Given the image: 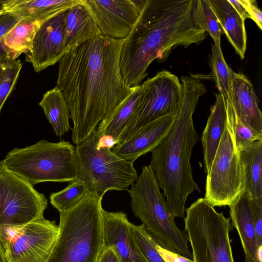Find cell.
I'll return each instance as SVG.
<instances>
[{
  "instance_id": "cell-1",
  "label": "cell",
  "mask_w": 262,
  "mask_h": 262,
  "mask_svg": "<svg viewBox=\"0 0 262 262\" xmlns=\"http://www.w3.org/2000/svg\"><path fill=\"white\" fill-rule=\"evenodd\" d=\"M124 39L100 35L68 50L58 62L56 86L66 99L77 145L137 89L126 85L120 55Z\"/></svg>"
},
{
  "instance_id": "cell-2",
  "label": "cell",
  "mask_w": 262,
  "mask_h": 262,
  "mask_svg": "<svg viewBox=\"0 0 262 262\" xmlns=\"http://www.w3.org/2000/svg\"><path fill=\"white\" fill-rule=\"evenodd\" d=\"M193 0H146L129 34L123 40L120 67L126 85H139L155 59L165 61L172 49L199 45L207 33L194 22Z\"/></svg>"
},
{
  "instance_id": "cell-3",
  "label": "cell",
  "mask_w": 262,
  "mask_h": 262,
  "mask_svg": "<svg viewBox=\"0 0 262 262\" xmlns=\"http://www.w3.org/2000/svg\"><path fill=\"white\" fill-rule=\"evenodd\" d=\"M182 99L174 125L166 138L151 151V167L174 219L182 217L187 199L194 190L200 192L193 179L190 158L199 137L193 125V114L199 97L206 93L200 80L182 76Z\"/></svg>"
},
{
  "instance_id": "cell-4",
  "label": "cell",
  "mask_w": 262,
  "mask_h": 262,
  "mask_svg": "<svg viewBox=\"0 0 262 262\" xmlns=\"http://www.w3.org/2000/svg\"><path fill=\"white\" fill-rule=\"evenodd\" d=\"M102 198L88 191L59 213L58 233L47 262H97L104 247Z\"/></svg>"
},
{
  "instance_id": "cell-5",
  "label": "cell",
  "mask_w": 262,
  "mask_h": 262,
  "mask_svg": "<svg viewBox=\"0 0 262 262\" xmlns=\"http://www.w3.org/2000/svg\"><path fill=\"white\" fill-rule=\"evenodd\" d=\"M127 191L132 211L157 243L167 250L192 259L187 233L175 223L150 165L142 167Z\"/></svg>"
},
{
  "instance_id": "cell-6",
  "label": "cell",
  "mask_w": 262,
  "mask_h": 262,
  "mask_svg": "<svg viewBox=\"0 0 262 262\" xmlns=\"http://www.w3.org/2000/svg\"><path fill=\"white\" fill-rule=\"evenodd\" d=\"M2 162L7 170L33 186L41 182L79 180L75 148L68 141L41 140L24 148H14Z\"/></svg>"
},
{
  "instance_id": "cell-7",
  "label": "cell",
  "mask_w": 262,
  "mask_h": 262,
  "mask_svg": "<svg viewBox=\"0 0 262 262\" xmlns=\"http://www.w3.org/2000/svg\"><path fill=\"white\" fill-rule=\"evenodd\" d=\"M185 230L192 249L193 262H234L230 218L218 212L204 198L185 209Z\"/></svg>"
},
{
  "instance_id": "cell-8",
  "label": "cell",
  "mask_w": 262,
  "mask_h": 262,
  "mask_svg": "<svg viewBox=\"0 0 262 262\" xmlns=\"http://www.w3.org/2000/svg\"><path fill=\"white\" fill-rule=\"evenodd\" d=\"M96 129L85 140L76 145L79 180L88 191L103 198L109 190H127L138 178L133 163L115 154L112 149L97 148Z\"/></svg>"
},
{
  "instance_id": "cell-9",
  "label": "cell",
  "mask_w": 262,
  "mask_h": 262,
  "mask_svg": "<svg viewBox=\"0 0 262 262\" xmlns=\"http://www.w3.org/2000/svg\"><path fill=\"white\" fill-rule=\"evenodd\" d=\"M245 190L238 151L227 120L210 171L207 174L204 199L213 207L229 206Z\"/></svg>"
},
{
  "instance_id": "cell-10",
  "label": "cell",
  "mask_w": 262,
  "mask_h": 262,
  "mask_svg": "<svg viewBox=\"0 0 262 262\" xmlns=\"http://www.w3.org/2000/svg\"><path fill=\"white\" fill-rule=\"evenodd\" d=\"M141 100L132 119L117 144L125 141L142 126L167 116H177L182 99V84L178 77L166 70L159 72L142 84Z\"/></svg>"
},
{
  "instance_id": "cell-11",
  "label": "cell",
  "mask_w": 262,
  "mask_h": 262,
  "mask_svg": "<svg viewBox=\"0 0 262 262\" xmlns=\"http://www.w3.org/2000/svg\"><path fill=\"white\" fill-rule=\"evenodd\" d=\"M48 206L45 195L7 170L0 161V225L21 226L43 218Z\"/></svg>"
},
{
  "instance_id": "cell-12",
  "label": "cell",
  "mask_w": 262,
  "mask_h": 262,
  "mask_svg": "<svg viewBox=\"0 0 262 262\" xmlns=\"http://www.w3.org/2000/svg\"><path fill=\"white\" fill-rule=\"evenodd\" d=\"M7 262H47L58 233L54 221L42 218L21 226L1 227Z\"/></svg>"
},
{
  "instance_id": "cell-13",
  "label": "cell",
  "mask_w": 262,
  "mask_h": 262,
  "mask_svg": "<svg viewBox=\"0 0 262 262\" xmlns=\"http://www.w3.org/2000/svg\"><path fill=\"white\" fill-rule=\"evenodd\" d=\"M146 0H84L101 32L114 39L130 33Z\"/></svg>"
},
{
  "instance_id": "cell-14",
  "label": "cell",
  "mask_w": 262,
  "mask_h": 262,
  "mask_svg": "<svg viewBox=\"0 0 262 262\" xmlns=\"http://www.w3.org/2000/svg\"><path fill=\"white\" fill-rule=\"evenodd\" d=\"M68 10L42 22L26 61L39 73L59 62L66 54V22Z\"/></svg>"
},
{
  "instance_id": "cell-15",
  "label": "cell",
  "mask_w": 262,
  "mask_h": 262,
  "mask_svg": "<svg viewBox=\"0 0 262 262\" xmlns=\"http://www.w3.org/2000/svg\"><path fill=\"white\" fill-rule=\"evenodd\" d=\"M104 246L112 247L120 262H148L135 239L133 225L121 211L103 210Z\"/></svg>"
},
{
  "instance_id": "cell-16",
  "label": "cell",
  "mask_w": 262,
  "mask_h": 262,
  "mask_svg": "<svg viewBox=\"0 0 262 262\" xmlns=\"http://www.w3.org/2000/svg\"><path fill=\"white\" fill-rule=\"evenodd\" d=\"M176 117L167 116L148 123L117 144L112 150L119 157L133 163L141 156L151 152L166 138Z\"/></svg>"
},
{
  "instance_id": "cell-17",
  "label": "cell",
  "mask_w": 262,
  "mask_h": 262,
  "mask_svg": "<svg viewBox=\"0 0 262 262\" xmlns=\"http://www.w3.org/2000/svg\"><path fill=\"white\" fill-rule=\"evenodd\" d=\"M231 99L229 102L240 120L253 130L262 134V113L253 84L242 73L232 72Z\"/></svg>"
},
{
  "instance_id": "cell-18",
  "label": "cell",
  "mask_w": 262,
  "mask_h": 262,
  "mask_svg": "<svg viewBox=\"0 0 262 262\" xmlns=\"http://www.w3.org/2000/svg\"><path fill=\"white\" fill-rule=\"evenodd\" d=\"M81 0H9L0 2L1 8L19 19L42 23L80 3Z\"/></svg>"
},
{
  "instance_id": "cell-19",
  "label": "cell",
  "mask_w": 262,
  "mask_h": 262,
  "mask_svg": "<svg viewBox=\"0 0 262 262\" xmlns=\"http://www.w3.org/2000/svg\"><path fill=\"white\" fill-rule=\"evenodd\" d=\"M251 196L244 190L238 199L229 206L231 225L238 234L243 249L245 262H259L257 258L258 247L252 219L250 199Z\"/></svg>"
},
{
  "instance_id": "cell-20",
  "label": "cell",
  "mask_w": 262,
  "mask_h": 262,
  "mask_svg": "<svg viewBox=\"0 0 262 262\" xmlns=\"http://www.w3.org/2000/svg\"><path fill=\"white\" fill-rule=\"evenodd\" d=\"M66 51L101 35L100 31L84 0L68 10L66 22Z\"/></svg>"
},
{
  "instance_id": "cell-21",
  "label": "cell",
  "mask_w": 262,
  "mask_h": 262,
  "mask_svg": "<svg viewBox=\"0 0 262 262\" xmlns=\"http://www.w3.org/2000/svg\"><path fill=\"white\" fill-rule=\"evenodd\" d=\"M223 32L242 59L247 48L245 20L228 0H209Z\"/></svg>"
},
{
  "instance_id": "cell-22",
  "label": "cell",
  "mask_w": 262,
  "mask_h": 262,
  "mask_svg": "<svg viewBox=\"0 0 262 262\" xmlns=\"http://www.w3.org/2000/svg\"><path fill=\"white\" fill-rule=\"evenodd\" d=\"M216 100L210 107V113L202 135L204 171H210L226 123V103L222 95L215 94Z\"/></svg>"
},
{
  "instance_id": "cell-23",
  "label": "cell",
  "mask_w": 262,
  "mask_h": 262,
  "mask_svg": "<svg viewBox=\"0 0 262 262\" xmlns=\"http://www.w3.org/2000/svg\"><path fill=\"white\" fill-rule=\"evenodd\" d=\"M245 190L252 198L262 197V139L238 150Z\"/></svg>"
},
{
  "instance_id": "cell-24",
  "label": "cell",
  "mask_w": 262,
  "mask_h": 262,
  "mask_svg": "<svg viewBox=\"0 0 262 262\" xmlns=\"http://www.w3.org/2000/svg\"><path fill=\"white\" fill-rule=\"evenodd\" d=\"M39 104L57 136L60 137L69 131L70 112L60 89L56 86L46 92Z\"/></svg>"
},
{
  "instance_id": "cell-25",
  "label": "cell",
  "mask_w": 262,
  "mask_h": 262,
  "mask_svg": "<svg viewBox=\"0 0 262 262\" xmlns=\"http://www.w3.org/2000/svg\"><path fill=\"white\" fill-rule=\"evenodd\" d=\"M143 92L142 84L126 99L108 118L101 121L96 127L99 137H112L117 143L120 135L134 116L141 102Z\"/></svg>"
},
{
  "instance_id": "cell-26",
  "label": "cell",
  "mask_w": 262,
  "mask_h": 262,
  "mask_svg": "<svg viewBox=\"0 0 262 262\" xmlns=\"http://www.w3.org/2000/svg\"><path fill=\"white\" fill-rule=\"evenodd\" d=\"M41 24L32 19H21L4 36L1 41L9 53V59L16 60L21 54H26L31 50Z\"/></svg>"
},
{
  "instance_id": "cell-27",
  "label": "cell",
  "mask_w": 262,
  "mask_h": 262,
  "mask_svg": "<svg viewBox=\"0 0 262 262\" xmlns=\"http://www.w3.org/2000/svg\"><path fill=\"white\" fill-rule=\"evenodd\" d=\"M191 14L194 23L209 33L214 44H221L223 32L209 0H193Z\"/></svg>"
},
{
  "instance_id": "cell-28",
  "label": "cell",
  "mask_w": 262,
  "mask_h": 262,
  "mask_svg": "<svg viewBox=\"0 0 262 262\" xmlns=\"http://www.w3.org/2000/svg\"><path fill=\"white\" fill-rule=\"evenodd\" d=\"M210 62L212 76L219 93L225 103L227 101L230 102L231 79L233 71L224 59L221 44L212 45Z\"/></svg>"
},
{
  "instance_id": "cell-29",
  "label": "cell",
  "mask_w": 262,
  "mask_h": 262,
  "mask_svg": "<svg viewBox=\"0 0 262 262\" xmlns=\"http://www.w3.org/2000/svg\"><path fill=\"white\" fill-rule=\"evenodd\" d=\"M88 192L86 187L81 180L71 181L64 189L51 194L50 203L59 213L66 212L78 204Z\"/></svg>"
},
{
  "instance_id": "cell-30",
  "label": "cell",
  "mask_w": 262,
  "mask_h": 262,
  "mask_svg": "<svg viewBox=\"0 0 262 262\" xmlns=\"http://www.w3.org/2000/svg\"><path fill=\"white\" fill-rule=\"evenodd\" d=\"M226 110L227 120L232 130L238 151L262 139V134L253 130L240 120L228 101L226 102Z\"/></svg>"
},
{
  "instance_id": "cell-31",
  "label": "cell",
  "mask_w": 262,
  "mask_h": 262,
  "mask_svg": "<svg viewBox=\"0 0 262 262\" xmlns=\"http://www.w3.org/2000/svg\"><path fill=\"white\" fill-rule=\"evenodd\" d=\"M22 67L19 59L0 61V112L16 83Z\"/></svg>"
},
{
  "instance_id": "cell-32",
  "label": "cell",
  "mask_w": 262,
  "mask_h": 262,
  "mask_svg": "<svg viewBox=\"0 0 262 262\" xmlns=\"http://www.w3.org/2000/svg\"><path fill=\"white\" fill-rule=\"evenodd\" d=\"M136 242L148 262H165L156 248L157 242L142 224L133 225Z\"/></svg>"
},
{
  "instance_id": "cell-33",
  "label": "cell",
  "mask_w": 262,
  "mask_h": 262,
  "mask_svg": "<svg viewBox=\"0 0 262 262\" xmlns=\"http://www.w3.org/2000/svg\"><path fill=\"white\" fill-rule=\"evenodd\" d=\"M250 205L256 232L258 247L262 245V197L250 198Z\"/></svg>"
},
{
  "instance_id": "cell-34",
  "label": "cell",
  "mask_w": 262,
  "mask_h": 262,
  "mask_svg": "<svg viewBox=\"0 0 262 262\" xmlns=\"http://www.w3.org/2000/svg\"><path fill=\"white\" fill-rule=\"evenodd\" d=\"M18 17L4 12L0 14V41L20 20Z\"/></svg>"
},
{
  "instance_id": "cell-35",
  "label": "cell",
  "mask_w": 262,
  "mask_h": 262,
  "mask_svg": "<svg viewBox=\"0 0 262 262\" xmlns=\"http://www.w3.org/2000/svg\"><path fill=\"white\" fill-rule=\"evenodd\" d=\"M249 18L252 19L259 28L262 29V12L258 7L257 2L253 0H243Z\"/></svg>"
},
{
  "instance_id": "cell-36",
  "label": "cell",
  "mask_w": 262,
  "mask_h": 262,
  "mask_svg": "<svg viewBox=\"0 0 262 262\" xmlns=\"http://www.w3.org/2000/svg\"><path fill=\"white\" fill-rule=\"evenodd\" d=\"M156 248L165 262H193L192 259H188L164 249L157 243Z\"/></svg>"
},
{
  "instance_id": "cell-37",
  "label": "cell",
  "mask_w": 262,
  "mask_h": 262,
  "mask_svg": "<svg viewBox=\"0 0 262 262\" xmlns=\"http://www.w3.org/2000/svg\"><path fill=\"white\" fill-rule=\"evenodd\" d=\"M97 262H120L114 250L110 247L104 246Z\"/></svg>"
},
{
  "instance_id": "cell-38",
  "label": "cell",
  "mask_w": 262,
  "mask_h": 262,
  "mask_svg": "<svg viewBox=\"0 0 262 262\" xmlns=\"http://www.w3.org/2000/svg\"><path fill=\"white\" fill-rule=\"evenodd\" d=\"M238 14L245 20L249 18L243 0H228Z\"/></svg>"
},
{
  "instance_id": "cell-39",
  "label": "cell",
  "mask_w": 262,
  "mask_h": 262,
  "mask_svg": "<svg viewBox=\"0 0 262 262\" xmlns=\"http://www.w3.org/2000/svg\"><path fill=\"white\" fill-rule=\"evenodd\" d=\"M116 145L117 143L112 137L104 135L99 137L97 143V147L106 148L112 149Z\"/></svg>"
},
{
  "instance_id": "cell-40",
  "label": "cell",
  "mask_w": 262,
  "mask_h": 262,
  "mask_svg": "<svg viewBox=\"0 0 262 262\" xmlns=\"http://www.w3.org/2000/svg\"><path fill=\"white\" fill-rule=\"evenodd\" d=\"M6 59H9V53L2 41H0V61Z\"/></svg>"
},
{
  "instance_id": "cell-41",
  "label": "cell",
  "mask_w": 262,
  "mask_h": 262,
  "mask_svg": "<svg viewBox=\"0 0 262 262\" xmlns=\"http://www.w3.org/2000/svg\"><path fill=\"white\" fill-rule=\"evenodd\" d=\"M0 262H7L3 246L0 241Z\"/></svg>"
},
{
  "instance_id": "cell-42",
  "label": "cell",
  "mask_w": 262,
  "mask_h": 262,
  "mask_svg": "<svg viewBox=\"0 0 262 262\" xmlns=\"http://www.w3.org/2000/svg\"><path fill=\"white\" fill-rule=\"evenodd\" d=\"M262 245L258 247L257 252V258L259 262H262Z\"/></svg>"
},
{
  "instance_id": "cell-43",
  "label": "cell",
  "mask_w": 262,
  "mask_h": 262,
  "mask_svg": "<svg viewBox=\"0 0 262 262\" xmlns=\"http://www.w3.org/2000/svg\"><path fill=\"white\" fill-rule=\"evenodd\" d=\"M1 235H2V228H1V226L0 225V238L1 237Z\"/></svg>"
},
{
  "instance_id": "cell-44",
  "label": "cell",
  "mask_w": 262,
  "mask_h": 262,
  "mask_svg": "<svg viewBox=\"0 0 262 262\" xmlns=\"http://www.w3.org/2000/svg\"><path fill=\"white\" fill-rule=\"evenodd\" d=\"M4 12V11L1 9V8H0V14H1L2 13H3Z\"/></svg>"
}]
</instances>
